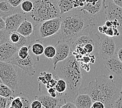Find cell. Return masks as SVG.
Listing matches in <instances>:
<instances>
[{"instance_id":"f907efd6","label":"cell","mask_w":122,"mask_h":108,"mask_svg":"<svg viewBox=\"0 0 122 108\" xmlns=\"http://www.w3.org/2000/svg\"><path fill=\"white\" fill-rule=\"evenodd\" d=\"M79 1H80L81 2H83V3H86V2H85L86 0H79Z\"/></svg>"},{"instance_id":"44dd1931","label":"cell","mask_w":122,"mask_h":108,"mask_svg":"<svg viewBox=\"0 0 122 108\" xmlns=\"http://www.w3.org/2000/svg\"><path fill=\"white\" fill-rule=\"evenodd\" d=\"M32 52L35 56H36L37 60H39V56L44 53V46L40 40H36L32 43L31 46Z\"/></svg>"},{"instance_id":"4316f807","label":"cell","mask_w":122,"mask_h":108,"mask_svg":"<svg viewBox=\"0 0 122 108\" xmlns=\"http://www.w3.org/2000/svg\"><path fill=\"white\" fill-rule=\"evenodd\" d=\"M21 34L19 33L18 32L15 31L10 32L9 35V39H8V42L11 43V44L16 46L20 39Z\"/></svg>"},{"instance_id":"cb8c5ba5","label":"cell","mask_w":122,"mask_h":108,"mask_svg":"<svg viewBox=\"0 0 122 108\" xmlns=\"http://www.w3.org/2000/svg\"><path fill=\"white\" fill-rule=\"evenodd\" d=\"M6 108H23L24 104L21 97H20L19 94L16 96H14L13 99L8 100L7 101Z\"/></svg>"},{"instance_id":"603a6c76","label":"cell","mask_w":122,"mask_h":108,"mask_svg":"<svg viewBox=\"0 0 122 108\" xmlns=\"http://www.w3.org/2000/svg\"><path fill=\"white\" fill-rule=\"evenodd\" d=\"M0 96L9 99L15 96V90L11 89L6 85L0 82Z\"/></svg>"},{"instance_id":"ba28073f","label":"cell","mask_w":122,"mask_h":108,"mask_svg":"<svg viewBox=\"0 0 122 108\" xmlns=\"http://www.w3.org/2000/svg\"><path fill=\"white\" fill-rule=\"evenodd\" d=\"M17 53L11 58L9 62L18 67L28 75L33 76L36 73V62L34 58L29 54L25 59H21L19 57Z\"/></svg>"},{"instance_id":"8992f818","label":"cell","mask_w":122,"mask_h":108,"mask_svg":"<svg viewBox=\"0 0 122 108\" xmlns=\"http://www.w3.org/2000/svg\"><path fill=\"white\" fill-rule=\"evenodd\" d=\"M0 79L3 83L15 90L18 86V74L16 66L0 61Z\"/></svg>"},{"instance_id":"2e32d148","label":"cell","mask_w":122,"mask_h":108,"mask_svg":"<svg viewBox=\"0 0 122 108\" xmlns=\"http://www.w3.org/2000/svg\"><path fill=\"white\" fill-rule=\"evenodd\" d=\"M17 13H22L20 6L14 7L11 6L8 0H0V17L4 19L8 16Z\"/></svg>"},{"instance_id":"7c38bea8","label":"cell","mask_w":122,"mask_h":108,"mask_svg":"<svg viewBox=\"0 0 122 108\" xmlns=\"http://www.w3.org/2000/svg\"><path fill=\"white\" fill-rule=\"evenodd\" d=\"M26 18L27 14L22 13H17L8 16L4 19L5 29L10 33L17 31L19 26Z\"/></svg>"},{"instance_id":"f546056e","label":"cell","mask_w":122,"mask_h":108,"mask_svg":"<svg viewBox=\"0 0 122 108\" xmlns=\"http://www.w3.org/2000/svg\"><path fill=\"white\" fill-rule=\"evenodd\" d=\"M18 94L20 96V97H21L23 104H24V108H29V107L30 108V104L31 103L30 99L27 96H26L22 93H20Z\"/></svg>"},{"instance_id":"30bf717a","label":"cell","mask_w":122,"mask_h":108,"mask_svg":"<svg viewBox=\"0 0 122 108\" xmlns=\"http://www.w3.org/2000/svg\"><path fill=\"white\" fill-rule=\"evenodd\" d=\"M56 54L53 58V69L55 70L58 62L66 59L71 52L70 43L60 40L55 45Z\"/></svg>"},{"instance_id":"6da1fadb","label":"cell","mask_w":122,"mask_h":108,"mask_svg":"<svg viewBox=\"0 0 122 108\" xmlns=\"http://www.w3.org/2000/svg\"><path fill=\"white\" fill-rule=\"evenodd\" d=\"M60 28L58 35L61 40L71 43L83 34L87 28L92 26L94 16L87 11L73 8L60 16Z\"/></svg>"},{"instance_id":"3957f363","label":"cell","mask_w":122,"mask_h":108,"mask_svg":"<svg viewBox=\"0 0 122 108\" xmlns=\"http://www.w3.org/2000/svg\"><path fill=\"white\" fill-rule=\"evenodd\" d=\"M80 94L88 95L92 102H102L105 108H112L119 96L114 80L104 75L96 77L94 81L90 82L87 86L81 89Z\"/></svg>"},{"instance_id":"f6af8a7d","label":"cell","mask_w":122,"mask_h":108,"mask_svg":"<svg viewBox=\"0 0 122 108\" xmlns=\"http://www.w3.org/2000/svg\"><path fill=\"white\" fill-rule=\"evenodd\" d=\"M80 1L79 0H74L73 3V8H77L78 7H80Z\"/></svg>"},{"instance_id":"5b68a950","label":"cell","mask_w":122,"mask_h":108,"mask_svg":"<svg viewBox=\"0 0 122 108\" xmlns=\"http://www.w3.org/2000/svg\"><path fill=\"white\" fill-rule=\"evenodd\" d=\"M100 42V36L90 32L85 34H82L70 43L72 55L78 61L83 56L91 55L96 52L99 49Z\"/></svg>"},{"instance_id":"9a60e30c","label":"cell","mask_w":122,"mask_h":108,"mask_svg":"<svg viewBox=\"0 0 122 108\" xmlns=\"http://www.w3.org/2000/svg\"><path fill=\"white\" fill-rule=\"evenodd\" d=\"M35 100H38L41 103L43 107L45 108H60V102L62 99L58 97L53 98L50 95H42L36 96Z\"/></svg>"},{"instance_id":"836d02e7","label":"cell","mask_w":122,"mask_h":108,"mask_svg":"<svg viewBox=\"0 0 122 108\" xmlns=\"http://www.w3.org/2000/svg\"><path fill=\"white\" fill-rule=\"evenodd\" d=\"M57 82V80L56 78H53L51 80L47 82V84H46V88L48 89L51 87H55Z\"/></svg>"},{"instance_id":"d590c367","label":"cell","mask_w":122,"mask_h":108,"mask_svg":"<svg viewBox=\"0 0 122 108\" xmlns=\"http://www.w3.org/2000/svg\"><path fill=\"white\" fill-rule=\"evenodd\" d=\"M105 106L102 103L99 101H96L93 102L91 108H104Z\"/></svg>"},{"instance_id":"277c9868","label":"cell","mask_w":122,"mask_h":108,"mask_svg":"<svg viewBox=\"0 0 122 108\" xmlns=\"http://www.w3.org/2000/svg\"><path fill=\"white\" fill-rule=\"evenodd\" d=\"M33 7L29 14L31 22L35 26L45 20L60 17L56 0H32Z\"/></svg>"},{"instance_id":"8fae6325","label":"cell","mask_w":122,"mask_h":108,"mask_svg":"<svg viewBox=\"0 0 122 108\" xmlns=\"http://www.w3.org/2000/svg\"><path fill=\"white\" fill-rule=\"evenodd\" d=\"M116 45L112 37L107 36L101 41L99 45L98 54L100 57L106 59L114 55Z\"/></svg>"},{"instance_id":"7bdbcfd3","label":"cell","mask_w":122,"mask_h":108,"mask_svg":"<svg viewBox=\"0 0 122 108\" xmlns=\"http://www.w3.org/2000/svg\"><path fill=\"white\" fill-rule=\"evenodd\" d=\"M5 27V22L4 19L0 17V30L4 29Z\"/></svg>"},{"instance_id":"8d00e7d4","label":"cell","mask_w":122,"mask_h":108,"mask_svg":"<svg viewBox=\"0 0 122 108\" xmlns=\"http://www.w3.org/2000/svg\"><path fill=\"white\" fill-rule=\"evenodd\" d=\"M24 0H8L10 4L14 7H17L20 5Z\"/></svg>"},{"instance_id":"c3c4849f","label":"cell","mask_w":122,"mask_h":108,"mask_svg":"<svg viewBox=\"0 0 122 108\" xmlns=\"http://www.w3.org/2000/svg\"><path fill=\"white\" fill-rule=\"evenodd\" d=\"M94 1V0H86V3H92Z\"/></svg>"},{"instance_id":"e575fe53","label":"cell","mask_w":122,"mask_h":108,"mask_svg":"<svg viewBox=\"0 0 122 108\" xmlns=\"http://www.w3.org/2000/svg\"><path fill=\"white\" fill-rule=\"evenodd\" d=\"M8 99L0 96V108H6L7 106Z\"/></svg>"},{"instance_id":"83f0119b","label":"cell","mask_w":122,"mask_h":108,"mask_svg":"<svg viewBox=\"0 0 122 108\" xmlns=\"http://www.w3.org/2000/svg\"><path fill=\"white\" fill-rule=\"evenodd\" d=\"M30 47L27 46H24L20 47L18 51V56L21 59H25L29 55Z\"/></svg>"},{"instance_id":"d6a6232c","label":"cell","mask_w":122,"mask_h":108,"mask_svg":"<svg viewBox=\"0 0 122 108\" xmlns=\"http://www.w3.org/2000/svg\"><path fill=\"white\" fill-rule=\"evenodd\" d=\"M31 108H42L43 106L41 102L38 100H35L30 104Z\"/></svg>"},{"instance_id":"bcb514c9","label":"cell","mask_w":122,"mask_h":108,"mask_svg":"<svg viewBox=\"0 0 122 108\" xmlns=\"http://www.w3.org/2000/svg\"><path fill=\"white\" fill-rule=\"evenodd\" d=\"M104 25H106L107 27H113L112 22L111 21H110V20H107L105 22V24H104Z\"/></svg>"},{"instance_id":"d4e9b609","label":"cell","mask_w":122,"mask_h":108,"mask_svg":"<svg viewBox=\"0 0 122 108\" xmlns=\"http://www.w3.org/2000/svg\"><path fill=\"white\" fill-rule=\"evenodd\" d=\"M20 7L24 13H29L33 7V1L32 0H24L20 4Z\"/></svg>"},{"instance_id":"f1b7e54d","label":"cell","mask_w":122,"mask_h":108,"mask_svg":"<svg viewBox=\"0 0 122 108\" xmlns=\"http://www.w3.org/2000/svg\"><path fill=\"white\" fill-rule=\"evenodd\" d=\"M10 33L5 29L0 30V45L8 42Z\"/></svg>"},{"instance_id":"4fadbf2b","label":"cell","mask_w":122,"mask_h":108,"mask_svg":"<svg viewBox=\"0 0 122 108\" xmlns=\"http://www.w3.org/2000/svg\"><path fill=\"white\" fill-rule=\"evenodd\" d=\"M19 48L10 42L0 45V61L8 62L18 52Z\"/></svg>"},{"instance_id":"4dcf8cb0","label":"cell","mask_w":122,"mask_h":108,"mask_svg":"<svg viewBox=\"0 0 122 108\" xmlns=\"http://www.w3.org/2000/svg\"><path fill=\"white\" fill-rule=\"evenodd\" d=\"M121 95H119L117 98L116 99L112 108H122V93L121 92Z\"/></svg>"},{"instance_id":"7a4b0ae2","label":"cell","mask_w":122,"mask_h":108,"mask_svg":"<svg viewBox=\"0 0 122 108\" xmlns=\"http://www.w3.org/2000/svg\"><path fill=\"white\" fill-rule=\"evenodd\" d=\"M54 71L57 78L64 80L67 85L63 98L64 103L74 102L80 94L83 83V76L78 61L72 55L65 60L58 62Z\"/></svg>"},{"instance_id":"e0dca14e","label":"cell","mask_w":122,"mask_h":108,"mask_svg":"<svg viewBox=\"0 0 122 108\" xmlns=\"http://www.w3.org/2000/svg\"><path fill=\"white\" fill-rule=\"evenodd\" d=\"M17 32L24 36L32 37L36 32V27L32 22L26 18L19 26Z\"/></svg>"},{"instance_id":"ab89813d","label":"cell","mask_w":122,"mask_h":108,"mask_svg":"<svg viewBox=\"0 0 122 108\" xmlns=\"http://www.w3.org/2000/svg\"><path fill=\"white\" fill-rule=\"evenodd\" d=\"M47 92L53 98L57 97V93H56V89H55V87H51V88L47 89Z\"/></svg>"},{"instance_id":"9c48e42d","label":"cell","mask_w":122,"mask_h":108,"mask_svg":"<svg viewBox=\"0 0 122 108\" xmlns=\"http://www.w3.org/2000/svg\"><path fill=\"white\" fill-rule=\"evenodd\" d=\"M106 20L114 21L119 24L117 28L120 34H122V8L120 7L114 3L108 2V4L104 7Z\"/></svg>"},{"instance_id":"ee69618b","label":"cell","mask_w":122,"mask_h":108,"mask_svg":"<svg viewBox=\"0 0 122 108\" xmlns=\"http://www.w3.org/2000/svg\"><path fill=\"white\" fill-rule=\"evenodd\" d=\"M115 4L122 8V0H112Z\"/></svg>"},{"instance_id":"74e56055","label":"cell","mask_w":122,"mask_h":108,"mask_svg":"<svg viewBox=\"0 0 122 108\" xmlns=\"http://www.w3.org/2000/svg\"><path fill=\"white\" fill-rule=\"evenodd\" d=\"M41 74H42L44 75L45 79L47 82H48L53 78V74L51 73H47L45 71H44L41 73Z\"/></svg>"},{"instance_id":"5bb4252c","label":"cell","mask_w":122,"mask_h":108,"mask_svg":"<svg viewBox=\"0 0 122 108\" xmlns=\"http://www.w3.org/2000/svg\"><path fill=\"white\" fill-rule=\"evenodd\" d=\"M104 67L109 72L117 76L122 75V63L117 57L113 56L103 60Z\"/></svg>"},{"instance_id":"816d5d0a","label":"cell","mask_w":122,"mask_h":108,"mask_svg":"<svg viewBox=\"0 0 122 108\" xmlns=\"http://www.w3.org/2000/svg\"><path fill=\"white\" fill-rule=\"evenodd\" d=\"M56 1H59V0H56Z\"/></svg>"},{"instance_id":"b9f144b4","label":"cell","mask_w":122,"mask_h":108,"mask_svg":"<svg viewBox=\"0 0 122 108\" xmlns=\"http://www.w3.org/2000/svg\"><path fill=\"white\" fill-rule=\"evenodd\" d=\"M117 57L122 63V46L118 49L117 52Z\"/></svg>"},{"instance_id":"ffe728a7","label":"cell","mask_w":122,"mask_h":108,"mask_svg":"<svg viewBox=\"0 0 122 108\" xmlns=\"http://www.w3.org/2000/svg\"><path fill=\"white\" fill-rule=\"evenodd\" d=\"M74 1V0H59L57 2L61 15L73 9Z\"/></svg>"},{"instance_id":"60d3db41","label":"cell","mask_w":122,"mask_h":108,"mask_svg":"<svg viewBox=\"0 0 122 108\" xmlns=\"http://www.w3.org/2000/svg\"><path fill=\"white\" fill-rule=\"evenodd\" d=\"M40 75L39 77H37V80H38L39 82H41L42 84L46 85V84H47V82L45 80V78H44V75H43L42 74H41V73H40Z\"/></svg>"},{"instance_id":"1f68e13d","label":"cell","mask_w":122,"mask_h":108,"mask_svg":"<svg viewBox=\"0 0 122 108\" xmlns=\"http://www.w3.org/2000/svg\"><path fill=\"white\" fill-rule=\"evenodd\" d=\"M61 108H76L74 102L72 101H66L63 104L60 106Z\"/></svg>"},{"instance_id":"ac0fdd59","label":"cell","mask_w":122,"mask_h":108,"mask_svg":"<svg viewBox=\"0 0 122 108\" xmlns=\"http://www.w3.org/2000/svg\"><path fill=\"white\" fill-rule=\"evenodd\" d=\"M105 6V0H98L97 2L94 5L91 3H86L80 10L86 11L91 15L94 17L99 13Z\"/></svg>"},{"instance_id":"52a82bcc","label":"cell","mask_w":122,"mask_h":108,"mask_svg":"<svg viewBox=\"0 0 122 108\" xmlns=\"http://www.w3.org/2000/svg\"><path fill=\"white\" fill-rule=\"evenodd\" d=\"M61 17L45 20L40 23L36 27L38 28V33L41 39L51 36L57 34L60 28Z\"/></svg>"},{"instance_id":"f35d334b","label":"cell","mask_w":122,"mask_h":108,"mask_svg":"<svg viewBox=\"0 0 122 108\" xmlns=\"http://www.w3.org/2000/svg\"><path fill=\"white\" fill-rule=\"evenodd\" d=\"M104 34H105L107 36H109V37H112L113 36H114V28H113V27H108Z\"/></svg>"},{"instance_id":"484cf974","label":"cell","mask_w":122,"mask_h":108,"mask_svg":"<svg viewBox=\"0 0 122 108\" xmlns=\"http://www.w3.org/2000/svg\"><path fill=\"white\" fill-rule=\"evenodd\" d=\"M44 54L46 57L52 59L56 54V48L53 45H48L44 49Z\"/></svg>"},{"instance_id":"681fc988","label":"cell","mask_w":122,"mask_h":108,"mask_svg":"<svg viewBox=\"0 0 122 108\" xmlns=\"http://www.w3.org/2000/svg\"><path fill=\"white\" fill-rule=\"evenodd\" d=\"M86 3H83V2H81L80 3V7H83L84 5H85Z\"/></svg>"},{"instance_id":"7402d4cb","label":"cell","mask_w":122,"mask_h":108,"mask_svg":"<svg viewBox=\"0 0 122 108\" xmlns=\"http://www.w3.org/2000/svg\"><path fill=\"white\" fill-rule=\"evenodd\" d=\"M57 93V97L63 99L64 94L67 88V85L66 82L61 78L57 80V82L55 87Z\"/></svg>"},{"instance_id":"d6986e66","label":"cell","mask_w":122,"mask_h":108,"mask_svg":"<svg viewBox=\"0 0 122 108\" xmlns=\"http://www.w3.org/2000/svg\"><path fill=\"white\" fill-rule=\"evenodd\" d=\"M76 108H91L92 100L90 96L86 94H79L74 101Z\"/></svg>"},{"instance_id":"7dc6e473","label":"cell","mask_w":122,"mask_h":108,"mask_svg":"<svg viewBox=\"0 0 122 108\" xmlns=\"http://www.w3.org/2000/svg\"><path fill=\"white\" fill-rule=\"evenodd\" d=\"M102 30H103L102 26H99V27H98V30L99 31L100 33H102Z\"/></svg>"}]
</instances>
